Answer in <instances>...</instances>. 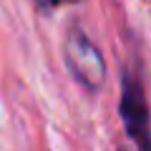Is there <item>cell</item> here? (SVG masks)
I'll list each match as a JSON object with an SVG mask.
<instances>
[{
	"label": "cell",
	"instance_id": "1",
	"mask_svg": "<svg viewBox=\"0 0 151 151\" xmlns=\"http://www.w3.org/2000/svg\"><path fill=\"white\" fill-rule=\"evenodd\" d=\"M63 60L68 73L76 78V83H81L86 91L96 93L106 83V60H103L98 45L78 25H73L65 35Z\"/></svg>",
	"mask_w": 151,
	"mask_h": 151
},
{
	"label": "cell",
	"instance_id": "2",
	"mask_svg": "<svg viewBox=\"0 0 151 151\" xmlns=\"http://www.w3.org/2000/svg\"><path fill=\"white\" fill-rule=\"evenodd\" d=\"M121 119L129 139L136 141L139 151H149V103H146L144 86L131 73H124L121 81Z\"/></svg>",
	"mask_w": 151,
	"mask_h": 151
},
{
	"label": "cell",
	"instance_id": "3",
	"mask_svg": "<svg viewBox=\"0 0 151 151\" xmlns=\"http://www.w3.org/2000/svg\"><path fill=\"white\" fill-rule=\"evenodd\" d=\"M70 3H81V0H35V5L40 10H55L60 5H70Z\"/></svg>",
	"mask_w": 151,
	"mask_h": 151
}]
</instances>
